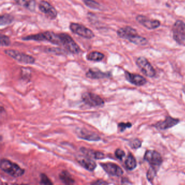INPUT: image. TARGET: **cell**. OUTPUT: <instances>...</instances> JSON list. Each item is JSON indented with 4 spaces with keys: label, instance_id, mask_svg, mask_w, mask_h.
I'll return each instance as SVG.
<instances>
[{
    "label": "cell",
    "instance_id": "cell-1",
    "mask_svg": "<svg viewBox=\"0 0 185 185\" xmlns=\"http://www.w3.org/2000/svg\"><path fill=\"white\" fill-rule=\"evenodd\" d=\"M117 34L120 38L128 40L136 45H146L148 42L146 38L139 36L136 30L130 26L120 28L117 31Z\"/></svg>",
    "mask_w": 185,
    "mask_h": 185
},
{
    "label": "cell",
    "instance_id": "cell-2",
    "mask_svg": "<svg viewBox=\"0 0 185 185\" xmlns=\"http://www.w3.org/2000/svg\"><path fill=\"white\" fill-rule=\"evenodd\" d=\"M0 167L2 171L13 178H19L24 173V170L18 164L5 158L1 160Z\"/></svg>",
    "mask_w": 185,
    "mask_h": 185
},
{
    "label": "cell",
    "instance_id": "cell-3",
    "mask_svg": "<svg viewBox=\"0 0 185 185\" xmlns=\"http://www.w3.org/2000/svg\"><path fill=\"white\" fill-rule=\"evenodd\" d=\"M4 52L6 55L21 63L25 64H33L35 61V58L32 56L15 50H5Z\"/></svg>",
    "mask_w": 185,
    "mask_h": 185
},
{
    "label": "cell",
    "instance_id": "cell-4",
    "mask_svg": "<svg viewBox=\"0 0 185 185\" xmlns=\"http://www.w3.org/2000/svg\"><path fill=\"white\" fill-rule=\"evenodd\" d=\"M83 102L88 106L91 107H103L105 102L101 97L97 94L90 92H86L82 94Z\"/></svg>",
    "mask_w": 185,
    "mask_h": 185
},
{
    "label": "cell",
    "instance_id": "cell-5",
    "mask_svg": "<svg viewBox=\"0 0 185 185\" xmlns=\"http://www.w3.org/2000/svg\"><path fill=\"white\" fill-rule=\"evenodd\" d=\"M69 28L73 33L85 39H91L95 37L92 31L82 24L72 22L69 24Z\"/></svg>",
    "mask_w": 185,
    "mask_h": 185
},
{
    "label": "cell",
    "instance_id": "cell-6",
    "mask_svg": "<svg viewBox=\"0 0 185 185\" xmlns=\"http://www.w3.org/2000/svg\"><path fill=\"white\" fill-rule=\"evenodd\" d=\"M61 37L62 46L64 47L66 51L72 54H78L80 52V47L69 34L61 33Z\"/></svg>",
    "mask_w": 185,
    "mask_h": 185
},
{
    "label": "cell",
    "instance_id": "cell-7",
    "mask_svg": "<svg viewBox=\"0 0 185 185\" xmlns=\"http://www.w3.org/2000/svg\"><path fill=\"white\" fill-rule=\"evenodd\" d=\"M173 38L179 44L185 41V23L181 21H176L172 28Z\"/></svg>",
    "mask_w": 185,
    "mask_h": 185
},
{
    "label": "cell",
    "instance_id": "cell-8",
    "mask_svg": "<svg viewBox=\"0 0 185 185\" xmlns=\"http://www.w3.org/2000/svg\"><path fill=\"white\" fill-rule=\"evenodd\" d=\"M136 63L139 69L146 76L154 77L155 75V70L146 58L144 57H139L137 59Z\"/></svg>",
    "mask_w": 185,
    "mask_h": 185
},
{
    "label": "cell",
    "instance_id": "cell-9",
    "mask_svg": "<svg viewBox=\"0 0 185 185\" xmlns=\"http://www.w3.org/2000/svg\"><path fill=\"white\" fill-rule=\"evenodd\" d=\"M39 8L42 13L50 20H55L57 17L58 12L56 8L46 1L41 0L39 5Z\"/></svg>",
    "mask_w": 185,
    "mask_h": 185
},
{
    "label": "cell",
    "instance_id": "cell-10",
    "mask_svg": "<svg viewBox=\"0 0 185 185\" xmlns=\"http://www.w3.org/2000/svg\"><path fill=\"white\" fill-rule=\"evenodd\" d=\"M144 159L149 162L151 166L157 168L162 163V158L160 154L155 150H147L144 154Z\"/></svg>",
    "mask_w": 185,
    "mask_h": 185
},
{
    "label": "cell",
    "instance_id": "cell-11",
    "mask_svg": "<svg viewBox=\"0 0 185 185\" xmlns=\"http://www.w3.org/2000/svg\"><path fill=\"white\" fill-rule=\"evenodd\" d=\"M101 166L109 175L113 176H120L123 174V171L120 167L115 163L107 162L101 163Z\"/></svg>",
    "mask_w": 185,
    "mask_h": 185
},
{
    "label": "cell",
    "instance_id": "cell-12",
    "mask_svg": "<svg viewBox=\"0 0 185 185\" xmlns=\"http://www.w3.org/2000/svg\"><path fill=\"white\" fill-rule=\"evenodd\" d=\"M136 20L139 23L149 29H154L158 28L160 26V22L159 21L156 20L148 19L147 17L143 15L137 16L136 17Z\"/></svg>",
    "mask_w": 185,
    "mask_h": 185
},
{
    "label": "cell",
    "instance_id": "cell-13",
    "mask_svg": "<svg viewBox=\"0 0 185 185\" xmlns=\"http://www.w3.org/2000/svg\"><path fill=\"white\" fill-rule=\"evenodd\" d=\"M111 76L110 72H104L97 68L90 69L86 73V77L92 79H101L107 78Z\"/></svg>",
    "mask_w": 185,
    "mask_h": 185
},
{
    "label": "cell",
    "instance_id": "cell-14",
    "mask_svg": "<svg viewBox=\"0 0 185 185\" xmlns=\"http://www.w3.org/2000/svg\"><path fill=\"white\" fill-rule=\"evenodd\" d=\"M77 160L80 165L88 171H93L97 167V164L94 160L84 155L83 156L77 157Z\"/></svg>",
    "mask_w": 185,
    "mask_h": 185
},
{
    "label": "cell",
    "instance_id": "cell-15",
    "mask_svg": "<svg viewBox=\"0 0 185 185\" xmlns=\"http://www.w3.org/2000/svg\"><path fill=\"white\" fill-rule=\"evenodd\" d=\"M179 119L174 118L170 116H167L164 121H160L155 124L154 127L159 130H166L175 126L179 123Z\"/></svg>",
    "mask_w": 185,
    "mask_h": 185
},
{
    "label": "cell",
    "instance_id": "cell-16",
    "mask_svg": "<svg viewBox=\"0 0 185 185\" xmlns=\"http://www.w3.org/2000/svg\"><path fill=\"white\" fill-rule=\"evenodd\" d=\"M125 77L129 82L136 86H142L147 83L146 79L142 75L131 73L128 71L125 72Z\"/></svg>",
    "mask_w": 185,
    "mask_h": 185
},
{
    "label": "cell",
    "instance_id": "cell-17",
    "mask_svg": "<svg viewBox=\"0 0 185 185\" xmlns=\"http://www.w3.org/2000/svg\"><path fill=\"white\" fill-rule=\"evenodd\" d=\"M77 134L79 138L88 141H98L101 139V137L96 133L84 129L79 130Z\"/></svg>",
    "mask_w": 185,
    "mask_h": 185
},
{
    "label": "cell",
    "instance_id": "cell-18",
    "mask_svg": "<svg viewBox=\"0 0 185 185\" xmlns=\"http://www.w3.org/2000/svg\"><path fill=\"white\" fill-rule=\"evenodd\" d=\"M80 152L83 154L84 155L87 157L95 160H102L105 157L104 153L99 151H96L91 149L82 147L80 149Z\"/></svg>",
    "mask_w": 185,
    "mask_h": 185
},
{
    "label": "cell",
    "instance_id": "cell-19",
    "mask_svg": "<svg viewBox=\"0 0 185 185\" xmlns=\"http://www.w3.org/2000/svg\"><path fill=\"white\" fill-rule=\"evenodd\" d=\"M17 5L24 8L28 10L30 12H34L36 8L35 0H14Z\"/></svg>",
    "mask_w": 185,
    "mask_h": 185
},
{
    "label": "cell",
    "instance_id": "cell-20",
    "mask_svg": "<svg viewBox=\"0 0 185 185\" xmlns=\"http://www.w3.org/2000/svg\"><path fill=\"white\" fill-rule=\"evenodd\" d=\"M59 178L61 182L66 185H72L75 183V180L72 176L67 171H61L59 173Z\"/></svg>",
    "mask_w": 185,
    "mask_h": 185
},
{
    "label": "cell",
    "instance_id": "cell-21",
    "mask_svg": "<svg viewBox=\"0 0 185 185\" xmlns=\"http://www.w3.org/2000/svg\"><path fill=\"white\" fill-rule=\"evenodd\" d=\"M104 54L98 51H92L90 52L86 56V59L92 61H101L104 58Z\"/></svg>",
    "mask_w": 185,
    "mask_h": 185
},
{
    "label": "cell",
    "instance_id": "cell-22",
    "mask_svg": "<svg viewBox=\"0 0 185 185\" xmlns=\"http://www.w3.org/2000/svg\"><path fill=\"white\" fill-rule=\"evenodd\" d=\"M125 165L127 169L129 171H132L136 167V160L134 156L131 153H129V154L127 157V159L125 161Z\"/></svg>",
    "mask_w": 185,
    "mask_h": 185
},
{
    "label": "cell",
    "instance_id": "cell-23",
    "mask_svg": "<svg viewBox=\"0 0 185 185\" xmlns=\"http://www.w3.org/2000/svg\"><path fill=\"white\" fill-rule=\"evenodd\" d=\"M14 17L13 15L9 14L2 15L0 17V25L1 26H5L12 23L14 21Z\"/></svg>",
    "mask_w": 185,
    "mask_h": 185
},
{
    "label": "cell",
    "instance_id": "cell-24",
    "mask_svg": "<svg viewBox=\"0 0 185 185\" xmlns=\"http://www.w3.org/2000/svg\"><path fill=\"white\" fill-rule=\"evenodd\" d=\"M83 1L85 5L91 9L97 10L101 9V5L95 0H83Z\"/></svg>",
    "mask_w": 185,
    "mask_h": 185
},
{
    "label": "cell",
    "instance_id": "cell-25",
    "mask_svg": "<svg viewBox=\"0 0 185 185\" xmlns=\"http://www.w3.org/2000/svg\"><path fill=\"white\" fill-rule=\"evenodd\" d=\"M157 170V168H155L153 166L150 167V168L148 169L147 173V178L149 182H152V181L154 180V178L156 175Z\"/></svg>",
    "mask_w": 185,
    "mask_h": 185
},
{
    "label": "cell",
    "instance_id": "cell-26",
    "mask_svg": "<svg viewBox=\"0 0 185 185\" xmlns=\"http://www.w3.org/2000/svg\"><path fill=\"white\" fill-rule=\"evenodd\" d=\"M11 44V41L10 37L8 36L1 34L0 36V45L1 46H9Z\"/></svg>",
    "mask_w": 185,
    "mask_h": 185
},
{
    "label": "cell",
    "instance_id": "cell-27",
    "mask_svg": "<svg viewBox=\"0 0 185 185\" xmlns=\"http://www.w3.org/2000/svg\"><path fill=\"white\" fill-rule=\"evenodd\" d=\"M129 144L131 148L136 149L141 147L142 142L138 139H133L130 141Z\"/></svg>",
    "mask_w": 185,
    "mask_h": 185
},
{
    "label": "cell",
    "instance_id": "cell-28",
    "mask_svg": "<svg viewBox=\"0 0 185 185\" xmlns=\"http://www.w3.org/2000/svg\"><path fill=\"white\" fill-rule=\"evenodd\" d=\"M40 184L42 185H53V183L51 180L44 173H42L40 174Z\"/></svg>",
    "mask_w": 185,
    "mask_h": 185
},
{
    "label": "cell",
    "instance_id": "cell-29",
    "mask_svg": "<svg viewBox=\"0 0 185 185\" xmlns=\"http://www.w3.org/2000/svg\"><path fill=\"white\" fill-rule=\"evenodd\" d=\"M47 52H50V53H55L56 54H65V53H66L67 51H65L63 50V49H60L59 48H50L47 50Z\"/></svg>",
    "mask_w": 185,
    "mask_h": 185
},
{
    "label": "cell",
    "instance_id": "cell-30",
    "mask_svg": "<svg viewBox=\"0 0 185 185\" xmlns=\"http://www.w3.org/2000/svg\"><path fill=\"white\" fill-rule=\"evenodd\" d=\"M132 127V124L131 123H123L122 122L118 124V127L120 130V132H123L127 128H129Z\"/></svg>",
    "mask_w": 185,
    "mask_h": 185
},
{
    "label": "cell",
    "instance_id": "cell-31",
    "mask_svg": "<svg viewBox=\"0 0 185 185\" xmlns=\"http://www.w3.org/2000/svg\"><path fill=\"white\" fill-rule=\"evenodd\" d=\"M115 154L116 158L120 160H122L123 159V158L124 157L125 155V152L120 149H116Z\"/></svg>",
    "mask_w": 185,
    "mask_h": 185
},
{
    "label": "cell",
    "instance_id": "cell-32",
    "mask_svg": "<svg viewBox=\"0 0 185 185\" xmlns=\"http://www.w3.org/2000/svg\"><path fill=\"white\" fill-rule=\"evenodd\" d=\"M91 184L92 185H106L108 184V182H107L103 180H98L94 181L92 182Z\"/></svg>",
    "mask_w": 185,
    "mask_h": 185
}]
</instances>
